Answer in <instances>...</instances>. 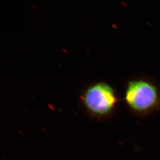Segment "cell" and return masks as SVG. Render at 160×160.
Here are the masks:
<instances>
[{"instance_id": "6da1fadb", "label": "cell", "mask_w": 160, "mask_h": 160, "mask_svg": "<svg viewBox=\"0 0 160 160\" xmlns=\"http://www.w3.org/2000/svg\"><path fill=\"white\" fill-rule=\"evenodd\" d=\"M124 101L130 112L140 117L160 111V86L146 77L130 79L125 84Z\"/></svg>"}, {"instance_id": "7a4b0ae2", "label": "cell", "mask_w": 160, "mask_h": 160, "mask_svg": "<svg viewBox=\"0 0 160 160\" xmlns=\"http://www.w3.org/2000/svg\"><path fill=\"white\" fill-rule=\"evenodd\" d=\"M80 99L87 112L98 119L112 116L120 101L116 90L103 81L90 85L83 91Z\"/></svg>"}, {"instance_id": "3957f363", "label": "cell", "mask_w": 160, "mask_h": 160, "mask_svg": "<svg viewBox=\"0 0 160 160\" xmlns=\"http://www.w3.org/2000/svg\"><path fill=\"white\" fill-rule=\"evenodd\" d=\"M112 27L113 28V29H118V26L116 24H112Z\"/></svg>"}, {"instance_id": "277c9868", "label": "cell", "mask_w": 160, "mask_h": 160, "mask_svg": "<svg viewBox=\"0 0 160 160\" xmlns=\"http://www.w3.org/2000/svg\"><path fill=\"white\" fill-rule=\"evenodd\" d=\"M31 6H32V8H33L34 9H38V8L37 6H36L35 4H31Z\"/></svg>"}, {"instance_id": "5b68a950", "label": "cell", "mask_w": 160, "mask_h": 160, "mask_svg": "<svg viewBox=\"0 0 160 160\" xmlns=\"http://www.w3.org/2000/svg\"><path fill=\"white\" fill-rule=\"evenodd\" d=\"M121 4L123 5V6H124L125 8H127V4H126V3H125V2H124V1H121Z\"/></svg>"}, {"instance_id": "8992f818", "label": "cell", "mask_w": 160, "mask_h": 160, "mask_svg": "<svg viewBox=\"0 0 160 160\" xmlns=\"http://www.w3.org/2000/svg\"><path fill=\"white\" fill-rule=\"evenodd\" d=\"M39 26H41V27H42L43 28H44V25H43V24H41V23H39Z\"/></svg>"}]
</instances>
